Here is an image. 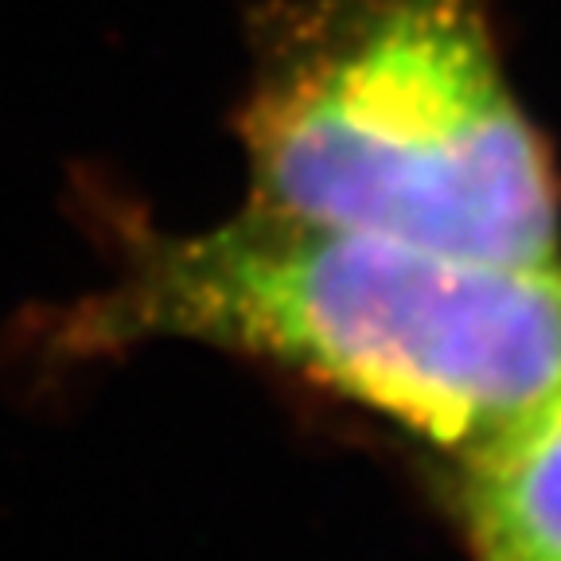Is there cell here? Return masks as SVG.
I'll return each instance as SVG.
<instances>
[{
  "mask_svg": "<svg viewBox=\"0 0 561 561\" xmlns=\"http://www.w3.org/2000/svg\"><path fill=\"white\" fill-rule=\"evenodd\" d=\"M192 340L293 367L448 448L561 394V270H515L245 203L199 234H145L67 316L98 355Z\"/></svg>",
  "mask_w": 561,
  "mask_h": 561,
  "instance_id": "6da1fadb",
  "label": "cell"
},
{
  "mask_svg": "<svg viewBox=\"0 0 561 561\" xmlns=\"http://www.w3.org/2000/svg\"><path fill=\"white\" fill-rule=\"evenodd\" d=\"M250 203L433 254L558 265V175L483 0H277L238 114Z\"/></svg>",
  "mask_w": 561,
  "mask_h": 561,
  "instance_id": "7a4b0ae2",
  "label": "cell"
},
{
  "mask_svg": "<svg viewBox=\"0 0 561 561\" xmlns=\"http://www.w3.org/2000/svg\"><path fill=\"white\" fill-rule=\"evenodd\" d=\"M465 500L480 561H561V394L472 448Z\"/></svg>",
  "mask_w": 561,
  "mask_h": 561,
  "instance_id": "3957f363",
  "label": "cell"
}]
</instances>
